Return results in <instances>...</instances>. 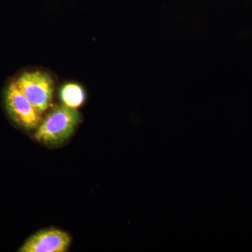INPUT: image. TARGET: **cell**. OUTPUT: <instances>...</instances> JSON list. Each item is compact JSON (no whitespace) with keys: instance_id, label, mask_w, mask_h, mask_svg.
<instances>
[{"instance_id":"3957f363","label":"cell","mask_w":252,"mask_h":252,"mask_svg":"<svg viewBox=\"0 0 252 252\" xmlns=\"http://www.w3.org/2000/svg\"><path fill=\"white\" fill-rule=\"evenodd\" d=\"M4 98L6 112L16 125L28 131L37 128L41 122V114L18 89L15 81L6 86Z\"/></svg>"},{"instance_id":"6da1fadb","label":"cell","mask_w":252,"mask_h":252,"mask_svg":"<svg viewBox=\"0 0 252 252\" xmlns=\"http://www.w3.org/2000/svg\"><path fill=\"white\" fill-rule=\"evenodd\" d=\"M81 119L77 109L64 104H56L41 120L36 129L34 139L48 145H59L72 135Z\"/></svg>"},{"instance_id":"7a4b0ae2","label":"cell","mask_w":252,"mask_h":252,"mask_svg":"<svg viewBox=\"0 0 252 252\" xmlns=\"http://www.w3.org/2000/svg\"><path fill=\"white\" fill-rule=\"evenodd\" d=\"M15 82L41 114L52 106L54 81L49 73L40 70L23 72Z\"/></svg>"},{"instance_id":"5b68a950","label":"cell","mask_w":252,"mask_h":252,"mask_svg":"<svg viewBox=\"0 0 252 252\" xmlns=\"http://www.w3.org/2000/svg\"><path fill=\"white\" fill-rule=\"evenodd\" d=\"M60 97L63 104L77 109L85 100V91L79 84L69 83L63 86L60 91Z\"/></svg>"},{"instance_id":"277c9868","label":"cell","mask_w":252,"mask_h":252,"mask_svg":"<svg viewBox=\"0 0 252 252\" xmlns=\"http://www.w3.org/2000/svg\"><path fill=\"white\" fill-rule=\"evenodd\" d=\"M72 243L69 235L54 228H46L31 235L19 249L20 252H66Z\"/></svg>"}]
</instances>
